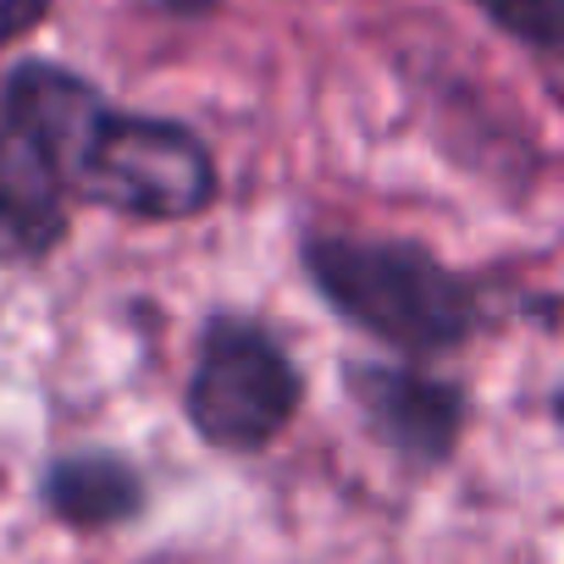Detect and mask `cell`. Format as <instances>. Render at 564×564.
Listing matches in <instances>:
<instances>
[{"label": "cell", "mask_w": 564, "mask_h": 564, "mask_svg": "<svg viewBox=\"0 0 564 564\" xmlns=\"http://www.w3.org/2000/svg\"><path fill=\"white\" fill-rule=\"evenodd\" d=\"M0 111L78 205L144 227H183L221 199L216 155L188 122L122 111L62 62H18L0 84Z\"/></svg>", "instance_id": "cell-1"}, {"label": "cell", "mask_w": 564, "mask_h": 564, "mask_svg": "<svg viewBox=\"0 0 564 564\" xmlns=\"http://www.w3.org/2000/svg\"><path fill=\"white\" fill-rule=\"evenodd\" d=\"M300 271L349 333L415 366L465 349L487 327L481 282L421 238L311 227L300 238Z\"/></svg>", "instance_id": "cell-2"}, {"label": "cell", "mask_w": 564, "mask_h": 564, "mask_svg": "<svg viewBox=\"0 0 564 564\" xmlns=\"http://www.w3.org/2000/svg\"><path fill=\"white\" fill-rule=\"evenodd\" d=\"M305 410V371L260 316L210 311L194 338V366L183 382V415L194 437L216 454L249 459L282 443Z\"/></svg>", "instance_id": "cell-3"}, {"label": "cell", "mask_w": 564, "mask_h": 564, "mask_svg": "<svg viewBox=\"0 0 564 564\" xmlns=\"http://www.w3.org/2000/svg\"><path fill=\"white\" fill-rule=\"evenodd\" d=\"M338 382L360 426L410 476H437L459 459L470 432V388L415 360H344Z\"/></svg>", "instance_id": "cell-4"}, {"label": "cell", "mask_w": 564, "mask_h": 564, "mask_svg": "<svg viewBox=\"0 0 564 564\" xmlns=\"http://www.w3.org/2000/svg\"><path fill=\"white\" fill-rule=\"evenodd\" d=\"M40 503L78 536H111L150 514V476L122 448H67L45 459Z\"/></svg>", "instance_id": "cell-5"}, {"label": "cell", "mask_w": 564, "mask_h": 564, "mask_svg": "<svg viewBox=\"0 0 564 564\" xmlns=\"http://www.w3.org/2000/svg\"><path fill=\"white\" fill-rule=\"evenodd\" d=\"M73 232V199L45 155L0 111V265L34 271Z\"/></svg>", "instance_id": "cell-6"}, {"label": "cell", "mask_w": 564, "mask_h": 564, "mask_svg": "<svg viewBox=\"0 0 564 564\" xmlns=\"http://www.w3.org/2000/svg\"><path fill=\"white\" fill-rule=\"evenodd\" d=\"M470 7L509 34L514 45L536 51V56H558L564 51V0H470Z\"/></svg>", "instance_id": "cell-7"}, {"label": "cell", "mask_w": 564, "mask_h": 564, "mask_svg": "<svg viewBox=\"0 0 564 564\" xmlns=\"http://www.w3.org/2000/svg\"><path fill=\"white\" fill-rule=\"evenodd\" d=\"M51 7H56V0H0V51L29 40L51 18Z\"/></svg>", "instance_id": "cell-8"}, {"label": "cell", "mask_w": 564, "mask_h": 564, "mask_svg": "<svg viewBox=\"0 0 564 564\" xmlns=\"http://www.w3.org/2000/svg\"><path fill=\"white\" fill-rule=\"evenodd\" d=\"M161 7H166V12H188V18H199L210 0H161Z\"/></svg>", "instance_id": "cell-9"}]
</instances>
